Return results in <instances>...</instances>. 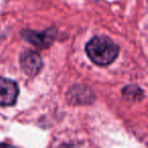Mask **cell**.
I'll list each match as a JSON object with an SVG mask.
<instances>
[{
    "mask_svg": "<svg viewBox=\"0 0 148 148\" xmlns=\"http://www.w3.org/2000/svg\"><path fill=\"white\" fill-rule=\"evenodd\" d=\"M87 56L99 66H107L113 63L119 55V47L107 37H95L87 43Z\"/></svg>",
    "mask_w": 148,
    "mask_h": 148,
    "instance_id": "6da1fadb",
    "label": "cell"
},
{
    "mask_svg": "<svg viewBox=\"0 0 148 148\" xmlns=\"http://www.w3.org/2000/svg\"><path fill=\"white\" fill-rule=\"evenodd\" d=\"M18 93L19 88L15 81L0 77V106L7 107L14 105Z\"/></svg>",
    "mask_w": 148,
    "mask_h": 148,
    "instance_id": "3957f363",
    "label": "cell"
},
{
    "mask_svg": "<svg viewBox=\"0 0 148 148\" xmlns=\"http://www.w3.org/2000/svg\"><path fill=\"white\" fill-rule=\"evenodd\" d=\"M21 66L23 71L29 76H35L41 70L43 66L42 58L37 52L27 51L23 52L21 55Z\"/></svg>",
    "mask_w": 148,
    "mask_h": 148,
    "instance_id": "277c9868",
    "label": "cell"
},
{
    "mask_svg": "<svg viewBox=\"0 0 148 148\" xmlns=\"http://www.w3.org/2000/svg\"><path fill=\"white\" fill-rule=\"evenodd\" d=\"M21 37L25 40V41L29 42L33 44L34 46L40 48V49H47L50 47L52 43H53L54 39L56 37V29L54 27L47 29L42 33H37L34 31H29V29H25L21 32Z\"/></svg>",
    "mask_w": 148,
    "mask_h": 148,
    "instance_id": "7a4b0ae2",
    "label": "cell"
},
{
    "mask_svg": "<svg viewBox=\"0 0 148 148\" xmlns=\"http://www.w3.org/2000/svg\"><path fill=\"white\" fill-rule=\"evenodd\" d=\"M123 95L124 97L128 99L129 101L140 99L142 97V90L140 88H138L137 86L131 85V86H127L126 88H124Z\"/></svg>",
    "mask_w": 148,
    "mask_h": 148,
    "instance_id": "5b68a950",
    "label": "cell"
}]
</instances>
